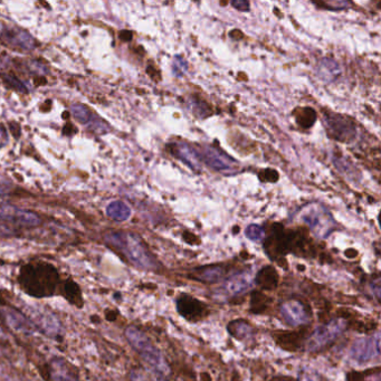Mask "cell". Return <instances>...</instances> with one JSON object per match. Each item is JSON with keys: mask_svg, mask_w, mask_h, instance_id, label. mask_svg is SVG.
I'll use <instances>...</instances> for the list:
<instances>
[{"mask_svg": "<svg viewBox=\"0 0 381 381\" xmlns=\"http://www.w3.org/2000/svg\"><path fill=\"white\" fill-rule=\"evenodd\" d=\"M17 283L24 293L40 300L60 295L64 279L55 265L38 259L20 268Z\"/></svg>", "mask_w": 381, "mask_h": 381, "instance_id": "obj_1", "label": "cell"}, {"mask_svg": "<svg viewBox=\"0 0 381 381\" xmlns=\"http://www.w3.org/2000/svg\"><path fill=\"white\" fill-rule=\"evenodd\" d=\"M104 243L134 268L147 272L160 270L159 261L138 234L125 231L108 232L104 235Z\"/></svg>", "mask_w": 381, "mask_h": 381, "instance_id": "obj_2", "label": "cell"}, {"mask_svg": "<svg viewBox=\"0 0 381 381\" xmlns=\"http://www.w3.org/2000/svg\"><path fill=\"white\" fill-rule=\"evenodd\" d=\"M124 336L132 349L141 357L156 378L161 381L168 380L171 375L168 362L149 337L137 327H127Z\"/></svg>", "mask_w": 381, "mask_h": 381, "instance_id": "obj_3", "label": "cell"}, {"mask_svg": "<svg viewBox=\"0 0 381 381\" xmlns=\"http://www.w3.org/2000/svg\"><path fill=\"white\" fill-rule=\"evenodd\" d=\"M348 322L342 318L327 321L323 325L316 327L311 334H309L305 342V349L307 352H318L325 349L329 344H332L347 329Z\"/></svg>", "mask_w": 381, "mask_h": 381, "instance_id": "obj_4", "label": "cell"}, {"mask_svg": "<svg viewBox=\"0 0 381 381\" xmlns=\"http://www.w3.org/2000/svg\"><path fill=\"white\" fill-rule=\"evenodd\" d=\"M26 318L34 325L35 330L43 333L49 338H60L63 334V327L60 319L51 311L45 307L26 305L25 309L20 310Z\"/></svg>", "mask_w": 381, "mask_h": 381, "instance_id": "obj_5", "label": "cell"}, {"mask_svg": "<svg viewBox=\"0 0 381 381\" xmlns=\"http://www.w3.org/2000/svg\"><path fill=\"white\" fill-rule=\"evenodd\" d=\"M302 219L310 227L312 233L320 238H327L336 229V222L333 220L331 213L327 208L318 204L305 208Z\"/></svg>", "mask_w": 381, "mask_h": 381, "instance_id": "obj_6", "label": "cell"}, {"mask_svg": "<svg viewBox=\"0 0 381 381\" xmlns=\"http://www.w3.org/2000/svg\"><path fill=\"white\" fill-rule=\"evenodd\" d=\"M198 151L200 161L209 168L224 175H234L238 172L239 165L236 160L226 154L220 149L213 145H202Z\"/></svg>", "mask_w": 381, "mask_h": 381, "instance_id": "obj_7", "label": "cell"}, {"mask_svg": "<svg viewBox=\"0 0 381 381\" xmlns=\"http://www.w3.org/2000/svg\"><path fill=\"white\" fill-rule=\"evenodd\" d=\"M279 312L286 325L290 327H305L312 320L311 307L299 300H289L279 305Z\"/></svg>", "mask_w": 381, "mask_h": 381, "instance_id": "obj_8", "label": "cell"}, {"mask_svg": "<svg viewBox=\"0 0 381 381\" xmlns=\"http://www.w3.org/2000/svg\"><path fill=\"white\" fill-rule=\"evenodd\" d=\"M380 334L357 339L350 349V357L355 362L362 364L368 362L380 356Z\"/></svg>", "mask_w": 381, "mask_h": 381, "instance_id": "obj_9", "label": "cell"}, {"mask_svg": "<svg viewBox=\"0 0 381 381\" xmlns=\"http://www.w3.org/2000/svg\"><path fill=\"white\" fill-rule=\"evenodd\" d=\"M0 220L12 225L27 228L36 227L40 224V218L38 213L7 204H0Z\"/></svg>", "mask_w": 381, "mask_h": 381, "instance_id": "obj_10", "label": "cell"}, {"mask_svg": "<svg viewBox=\"0 0 381 381\" xmlns=\"http://www.w3.org/2000/svg\"><path fill=\"white\" fill-rule=\"evenodd\" d=\"M325 127L329 137L341 143H349L356 136V128L350 120L341 115L329 114L325 117Z\"/></svg>", "mask_w": 381, "mask_h": 381, "instance_id": "obj_11", "label": "cell"}, {"mask_svg": "<svg viewBox=\"0 0 381 381\" xmlns=\"http://www.w3.org/2000/svg\"><path fill=\"white\" fill-rule=\"evenodd\" d=\"M177 311L184 319L190 322H197L207 316V305L189 294H181L177 299Z\"/></svg>", "mask_w": 381, "mask_h": 381, "instance_id": "obj_12", "label": "cell"}, {"mask_svg": "<svg viewBox=\"0 0 381 381\" xmlns=\"http://www.w3.org/2000/svg\"><path fill=\"white\" fill-rule=\"evenodd\" d=\"M0 40L12 49L29 51L36 49L38 42L29 34V31L18 27H7L0 33Z\"/></svg>", "mask_w": 381, "mask_h": 381, "instance_id": "obj_13", "label": "cell"}, {"mask_svg": "<svg viewBox=\"0 0 381 381\" xmlns=\"http://www.w3.org/2000/svg\"><path fill=\"white\" fill-rule=\"evenodd\" d=\"M49 381H81L76 368L66 359L55 357L47 366Z\"/></svg>", "mask_w": 381, "mask_h": 381, "instance_id": "obj_14", "label": "cell"}, {"mask_svg": "<svg viewBox=\"0 0 381 381\" xmlns=\"http://www.w3.org/2000/svg\"><path fill=\"white\" fill-rule=\"evenodd\" d=\"M0 316L3 318V322L16 333L31 336L35 332L34 325H31V322L20 310H16L12 307H3L0 310Z\"/></svg>", "mask_w": 381, "mask_h": 381, "instance_id": "obj_15", "label": "cell"}, {"mask_svg": "<svg viewBox=\"0 0 381 381\" xmlns=\"http://www.w3.org/2000/svg\"><path fill=\"white\" fill-rule=\"evenodd\" d=\"M253 284L252 274L250 272H242L229 276L222 284V291L229 296H238L250 290Z\"/></svg>", "mask_w": 381, "mask_h": 381, "instance_id": "obj_16", "label": "cell"}, {"mask_svg": "<svg viewBox=\"0 0 381 381\" xmlns=\"http://www.w3.org/2000/svg\"><path fill=\"white\" fill-rule=\"evenodd\" d=\"M226 268L222 265H207L202 268H195L190 274L189 279L202 283H218L222 281L226 275Z\"/></svg>", "mask_w": 381, "mask_h": 381, "instance_id": "obj_17", "label": "cell"}, {"mask_svg": "<svg viewBox=\"0 0 381 381\" xmlns=\"http://www.w3.org/2000/svg\"><path fill=\"white\" fill-rule=\"evenodd\" d=\"M171 151L172 154L181 160L182 163L193 169V170L198 171L202 167V161H200V154L198 151L185 143H174L171 145Z\"/></svg>", "mask_w": 381, "mask_h": 381, "instance_id": "obj_18", "label": "cell"}, {"mask_svg": "<svg viewBox=\"0 0 381 381\" xmlns=\"http://www.w3.org/2000/svg\"><path fill=\"white\" fill-rule=\"evenodd\" d=\"M71 112L74 119L82 124L94 125L95 127L94 130H97L100 133L108 131V124L101 125V120L95 119L88 106H83V104H74L72 106Z\"/></svg>", "mask_w": 381, "mask_h": 381, "instance_id": "obj_19", "label": "cell"}, {"mask_svg": "<svg viewBox=\"0 0 381 381\" xmlns=\"http://www.w3.org/2000/svg\"><path fill=\"white\" fill-rule=\"evenodd\" d=\"M305 333L294 332V331H286V332H279L273 334L276 343L284 350L298 351L301 348L302 342H305Z\"/></svg>", "mask_w": 381, "mask_h": 381, "instance_id": "obj_20", "label": "cell"}, {"mask_svg": "<svg viewBox=\"0 0 381 381\" xmlns=\"http://www.w3.org/2000/svg\"><path fill=\"white\" fill-rule=\"evenodd\" d=\"M279 273L273 266H264L257 272L255 276V284L259 285L263 291H273L279 285Z\"/></svg>", "mask_w": 381, "mask_h": 381, "instance_id": "obj_21", "label": "cell"}, {"mask_svg": "<svg viewBox=\"0 0 381 381\" xmlns=\"http://www.w3.org/2000/svg\"><path fill=\"white\" fill-rule=\"evenodd\" d=\"M60 296H63L66 301L69 302L70 305H74L77 309H82L84 305L82 290H81L80 285L77 284L73 279H64Z\"/></svg>", "mask_w": 381, "mask_h": 381, "instance_id": "obj_22", "label": "cell"}, {"mask_svg": "<svg viewBox=\"0 0 381 381\" xmlns=\"http://www.w3.org/2000/svg\"><path fill=\"white\" fill-rule=\"evenodd\" d=\"M227 331L233 338L243 341V340H246L252 337L254 333V327L246 320L238 319L228 323Z\"/></svg>", "mask_w": 381, "mask_h": 381, "instance_id": "obj_23", "label": "cell"}, {"mask_svg": "<svg viewBox=\"0 0 381 381\" xmlns=\"http://www.w3.org/2000/svg\"><path fill=\"white\" fill-rule=\"evenodd\" d=\"M108 216L114 222H125L131 216V209L125 202L115 200L106 207Z\"/></svg>", "mask_w": 381, "mask_h": 381, "instance_id": "obj_24", "label": "cell"}, {"mask_svg": "<svg viewBox=\"0 0 381 381\" xmlns=\"http://www.w3.org/2000/svg\"><path fill=\"white\" fill-rule=\"evenodd\" d=\"M272 299L265 295L259 291H254L253 293L250 294V311L254 314H261L268 310Z\"/></svg>", "mask_w": 381, "mask_h": 381, "instance_id": "obj_25", "label": "cell"}, {"mask_svg": "<svg viewBox=\"0 0 381 381\" xmlns=\"http://www.w3.org/2000/svg\"><path fill=\"white\" fill-rule=\"evenodd\" d=\"M380 368L366 370L364 373L351 371L347 375V381H381Z\"/></svg>", "mask_w": 381, "mask_h": 381, "instance_id": "obj_26", "label": "cell"}, {"mask_svg": "<svg viewBox=\"0 0 381 381\" xmlns=\"http://www.w3.org/2000/svg\"><path fill=\"white\" fill-rule=\"evenodd\" d=\"M338 64L331 60H323L320 63L319 74L325 80H332L339 74Z\"/></svg>", "mask_w": 381, "mask_h": 381, "instance_id": "obj_27", "label": "cell"}, {"mask_svg": "<svg viewBox=\"0 0 381 381\" xmlns=\"http://www.w3.org/2000/svg\"><path fill=\"white\" fill-rule=\"evenodd\" d=\"M245 235L253 242H261L265 237V231L259 225H250L245 231Z\"/></svg>", "mask_w": 381, "mask_h": 381, "instance_id": "obj_28", "label": "cell"}, {"mask_svg": "<svg viewBox=\"0 0 381 381\" xmlns=\"http://www.w3.org/2000/svg\"><path fill=\"white\" fill-rule=\"evenodd\" d=\"M186 70H187V65H186L185 60H182L181 57H177L174 63V73L177 76H180V75L185 73Z\"/></svg>", "mask_w": 381, "mask_h": 381, "instance_id": "obj_29", "label": "cell"}, {"mask_svg": "<svg viewBox=\"0 0 381 381\" xmlns=\"http://www.w3.org/2000/svg\"><path fill=\"white\" fill-rule=\"evenodd\" d=\"M299 381H322L320 378L319 375H316L314 371H309V370H305V371H302L300 373Z\"/></svg>", "mask_w": 381, "mask_h": 381, "instance_id": "obj_30", "label": "cell"}, {"mask_svg": "<svg viewBox=\"0 0 381 381\" xmlns=\"http://www.w3.org/2000/svg\"><path fill=\"white\" fill-rule=\"evenodd\" d=\"M232 6L241 12H248L250 10V3L245 0H233L231 3Z\"/></svg>", "mask_w": 381, "mask_h": 381, "instance_id": "obj_31", "label": "cell"}, {"mask_svg": "<svg viewBox=\"0 0 381 381\" xmlns=\"http://www.w3.org/2000/svg\"><path fill=\"white\" fill-rule=\"evenodd\" d=\"M10 187H12V184L3 177H0V196L8 194L10 189H12Z\"/></svg>", "mask_w": 381, "mask_h": 381, "instance_id": "obj_32", "label": "cell"}, {"mask_svg": "<svg viewBox=\"0 0 381 381\" xmlns=\"http://www.w3.org/2000/svg\"><path fill=\"white\" fill-rule=\"evenodd\" d=\"M371 289H373V294H375L377 301H380L381 286L380 279H379V277H377L375 279H373V283H371Z\"/></svg>", "mask_w": 381, "mask_h": 381, "instance_id": "obj_33", "label": "cell"}, {"mask_svg": "<svg viewBox=\"0 0 381 381\" xmlns=\"http://www.w3.org/2000/svg\"><path fill=\"white\" fill-rule=\"evenodd\" d=\"M7 143H8V133H7L6 129L0 124V148L5 147Z\"/></svg>", "mask_w": 381, "mask_h": 381, "instance_id": "obj_34", "label": "cell"}, {"mask_svg": "<svg viewBox=\"0 0 381 381\" xmlns=\"http://www.w3.org/2000/svg\"><path fill=\"white\" fill-rule=\"evenodd\" d=\"M357 250H346V257H349V259H353V257H357Z\"/></svg>", "mask_w": 381, "mask_h": 381, "instance_id": "obj_35", "label": "cell"}, {"mask_svg": "<svg viewBox=\"0 0 381 381\" xmlns=\"http://www.w3.org/2000/svg\"><path fill=\"white\" fill-rule=\"evenodd\" d=\"M200 378H202V381H211V377L207 373H202L200 375Z\"/></svg>", "mask_w": 381, "mask_h": 381, "instance_id": "obj_36", "label": "cell"}, {"mask_svg": "<svg viewBox=\"0 0 381 381\" xmlns=\"http://www.w3.org/2000/svg\"><path fill=\"white\" fill-rule=\"evenodd\" d=\"M0 338H5V332H3L1 325H0Z\"/></svg>", "mask_w": 381, "mask_h": 381, "instance_id": "obj_37", "label": "cell"}, {"mask_svg": "<svg viewBox=\"0 0 381 381\" xmlns=\"http://www.w3.org/2000/svg\"><path fill=\"white\" fill-rule=\"evenodd\" d=\"M275 381H291V380H288V379H277V380H275Z\"/></svg>", "mask_w": 381, "mask_h": 381, "instance_id": "obj_38", "label": "cell"}]
</instances>
